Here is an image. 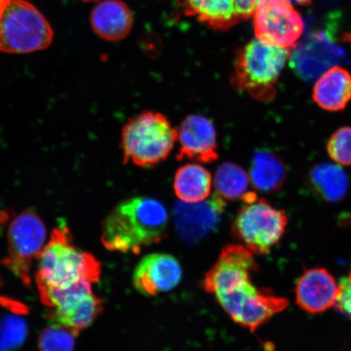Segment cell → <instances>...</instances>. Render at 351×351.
I'll return each mask as SVG.
<instances>
[{"instance_id": "cell-16", "label": "cell", "mask_w": 351, "mask_h": 351, "mask_svg": "<svg viewBox=\"0 0 351 351\" xmlns=\"http://www.w3.org/2000/svg\"><path fill=\"white\" fill-rule=\"evenodd\" d=\"M133 15L120 0H105L91 12L90 23L96 34L108 41H120L133 26Z\"/></svg>"}, {"instance_id": "cell-6", "label": "cell", "mask_w": 351, "mask_h": 351, "mask_svg": "<svg viewBox=\"0 0 351 351\" xmlns=\"http://www.w3.org/2000/svg\"><path fill=\"white\" fill-rule=\"evenodd\" d=\"M287 225L285 210L256 197L244 204L232 223V232L254 254L266 256L282 240Z\"/></svg>"}, {"instance_id": "cell-26", "label": "cell", "mask_w": 351, "mask_h": 351, "mask_svg": "<svg viewBox=\"0 0 351 351\" xmlns=\"http://www.w3.org/2000/svg\"><path fill=\"white\" fill-rule=\"evenodd\" d=\"M329 156L336 163L351 165V127H342L329 138L327 144Z\"/></svg>"}, {"instance_id": "cell-9", "label": "cell", "mask_w": 351, "mask_h": 351, "mask_svg": "<svg viewBox=\"0 0 351 351\" xmlns=\"http://www.w3.org/2000/svg\"><path fill=\"white\" fill-rule=\"evenodd\" d=\"M47 230L36 213L25 210L16 216L8 232V251L2 265L26 287H32L30 267L46 245Z\"/></svg>"}, {"instance_id": "cell-27", "label": "cell", "mask_w": 351, "mask_h": 351, "mask_svg": "<svg viewBox=\"0 0 351 351\" xmlns=\"http://www.w3.org/2000/svg\"><path fill=\"white\" fill-rule=\"evenodd\" d=\"M335 306L341 314L351 320V266L348 275L342 278L339 285Z\"/></svg>"}, {"instance_id": "cell-11", "label": "cell", "mask_w": 351, "mask_h": 351, "mask_svg": "<svg viewBox=\"0 0 351 351\" xmlns=\"http://www.w3.org/2000/svg\"><path fill=\"white\" fill-rule=\"evenodd\" d=\"M257 270L256 258L248 248L243 244L228 245L206 274L202 285L206 291L216 295L251 279V274Z\"/></svg>"}, {"instance_id": "cell-8", "label": "cell", "mask_w": 351, "mask_h": 351, "mask_svg": "<svg viewBox=\"0 0 351 351\" xmlns=\"http://www.w3.org/2000/svg\"><path fill=\"white\" fill-rule=\"evenodd\" d=\"M231 319L254 332L289 305L287 298L269 289L257 288L251 279L215 295Z\"/></svg>"}, {"instance_id": "cell-18", "label": "cell", "mask_w": 351, "mask_h": 351, "mask_svg": "<svg viewBox=\"0 0 351 351\" xmlns=\"http://www.w3.org/2000/svg\"><path fill=\"white\" fill-rule=\"evenodd\" d=\"M337 53L331 46L311 40L298 47L291 56V64L298 77L313 81L336 63Z\"/></svg>"}, {"instance_id": "cell-15", "label": "cell", "mask_w": 351, "mask_h": 351, "mask_svg": "<svg viewBox=\"0 0 351 351\" xmlns=\"http://www.w3.org/2000/svg\"><path fill=\"white\" fill-rule=\"evenodd\" d=\"M339 285L324 267L306 269L295 287V301L307 313H323L336 304Z\"/></svg>"}, {"instance_id": "cell-7", "label": "cell", "mask_w": 351, "mask_h": 351, "mask_svg": "<svg viewBox=\"0 0 351 351\" xmlns=\"http://www.w3.org/2000/svg\"><path fill=\"white\" fill-rule=\"evenodd\" d=\"M43 304L49 307L47 318L51 324L79 333L90 327L103 313L102 298L92 291L88 280L64 289H51L39 293Z\"/></svg>"}, {"instance_id": "cell-12", "label": "cell", "mask_w": 351, "mask_h": 351, "mask_svg": "<svg viewBox=\"0 0 351 351\" xmlns=\"http://www.w3.org/2000/svg\"><path fill=\"white\" fill-rule=\"evenodd\" d=\"M226 207V200L217 193L199 203H178L173 217L176 230L182 240L195 244L204 239L221 221Z\"/></svg>"}, {"instance_id": "cell-10", "label": "cell", "mask_w": 351, "mask_h": 351, "mask_svg": "<svg viewBox=\"0 0 351 351\" xmlns=\"http://www.w3.org/2000/svg\"><path fill=\"white\" fill-rule=\"evenodd\" d=\"M253 16L256 38L269 45L292 47L304 32L300 13L289 0H258Z\"/></svg>"}, {"instance_id": "cell-5", "label": "cell", "mask_w": 351, "mask_h": 351, "mask_svg": "<svg viewBox=\"0 0 351 351\" xmlns=\"http://www.w3.org/2000/svg\"><path fill=\"white\" fill-rule=\"evenodd\" d=\"M49 22L26 0H0V51L23 54L46 49L53 39Z\"/></svg>"}, {"instance_id": "cell-2", "label": "cell", "mask_w": 351, "mask_h": 351, "mask_svg": "<svg viewBox=\"0 0 351 351\" xmlns=\"http://www.w3.org/2000/svg\"><path fill=\"white\" fill-rule=\"evenodd\" d=\"M36 285L38 292L64 289L82 280L92 284L100 278V263L90 253L73 245L67 228H56L37 258Z\"/></svg>"}, {"instance_id": "cell-23", "label": "cell", "mask_w": 351, "mask_h": 351, "mask_svg": "<svg viewBox=\"0 0 351 351\" xmlns=\"http://www.w3.org/2000/svg\"><path fill=\"white\" fill-rule=\"evenodd\" d=\"M217 194L225 200L244 202L254 191H250V178L241 166L226 162L219 166L215 176Z\"/></svg>"}, {"instance_id": "cell-4", "label": "cell", "mask_w": 351, "mask_h": 351, "mask_svg": "<svg viewBox=\"0 0 351 351\" xmlns=\"http://www.w3.org/2000/svg\"><path fill=\"white\" fill-rule=\"evenodd\" d=\"M289 56L287 48L253 39L237 55L232 85L258 100L273 98L276 83Z\"/></svg>"}, {"instance_id": "cell-25", "label": "cell", "mask_w": 351, "mask_h": 351, "mask_svg": "<svg viewBox=\"0 0 351 351\" xmlns=\"http://www.w3.org/2000/svg\"><path fill=\"white\" fill-rule=\"evenodd\" d=\"M27 333V326L23 319L17 317H4L0 322V351H10L23 343Z\"/></svg>"}, {"instance_id": "cell-1", "label": "cell", "mask_w": 351, "mask_h": 351, "mask_svg": "<svg viewBox=\"0 0 351 351\" xmlns=\"http://www.w3.org/2000/svg\"><path fill=\"white\" fill-rule=\"evenodd\" d=\"M169 213L150 197H134L117 205L105 219L101 241L110 252L139 254L163 241Z\"/></svg>"}, {"instance_id": "cell-24", "label": "cell", "mask_w": 351, "mask_h": 351, "mask_svg": "<svg viewBox=\"0 0 351 351\" xmlns=\"http://www.w3.org/2000/svg\"><path fill=\"white\" fill-rule=\"evenodd\" d=\"M77 335L71 329L51 324L39 335V351H73Z\"/></svg>"}, {"instance_id": "cell-28", "label": "cell", "mask_w": 351, "mask_h": 351, "mask_svg": "<svg viewBox=\"0 0 351 351\" xmlns=\"http://www.w3.org/2000/svg\"><path fill=\"white\" fill-rule=\"evenodd\" d=\"M258 0H234L235 13L239 22L253 16Z\"/></svg>"}, {"instance_id": "cell-17", "label": "cell", "mask_w": 351, "mask_h": 351, "mask_svg": "<svg viewBox=\"0 0 351 351\" xmlns=\"http://www.w3.org/2000/svg\"><path fill=\"white\" fill-rule=\"evenodd\" d=\"M313 98L318 106L329 112L344 110L351 100V75L335 66L319 77L313 88Z\"/></svg>"}, {"instance_id": "cell-22", "label": "cell", "mask_w": 351, "mask_h": 351, "mask_svg": "<svg viewBox=\"0 0 351 351\" xmlns=\"http://www.w3.org/2000/svg\"><path fill=\"white\" fill-rule=\"evenodd\" d=\"M309 183L315 194L328 203H339L348 195L349 181L343 169L332 164L315 166Z\"/></svg>"}, {"instance_id": "cell-3", "label": "cell", "mask_w": 351, "mask_h": 351, "mask_svg": "<svg viewBox=\"0 0 351 351\" xmlns=\"http://www.w3.org/2000/svg\"><path fill=\"white\" fill-rule=\"evenodd\" d=\"M178 140V130L163 114L143 112L125 123L121 147L125 164L151 168L168 158Z\"/></svg>"}, {"instance_id": "cell-20", "label": "cell", "mask_w": 351, "mask_h": 351, "mask_svg": "<svg viewBox=\"0 0 351 351\" xmlns=\"http://www.w3.org/2000/svg\"><path fill=\"white\" fill-rule=\"evenodd\" d=\"M212 175L203 166L188 164L176 173L173 189L176 195L184 203H199L210 196Z\"/></svg>"}, {"instance_id": "cell-14", "label": "cell", "mask_w": 351, "mask_h": 351, "mask_svg": "<svg viewBox=\"0 0 351 351\" xmlns=\"http://www.w3.org/2000/svg\"><path fill=\"white\" fill-rule=\"evenodd\" d=\"M178 160L210 164L218 160L217 130L208 118L199 115L187 117L178 130Z\"/></svg>"}, {"instance_id": "cell-13", "label": "cell", "mask_w": 351, "mask_h": 351, "mask_svg": "<svg viewBox=\"0 0 351 351\" xmlns=\"http://www.w3.org/2000/svg\"><path fill=\"white\" fill-rule=\"evenodd\" d=\"M182 269L180 263L169 254H148L136 266L133 285L144 296H156L172 291L181 282Z\"/></svg>"}, {"instance_id": "cell-19", "label": "cell", "mask_w": 351, "mask_h": 351, "mask_svg": "<svg viewBox=\"0 0 351 351\" xmlns=\"http://www.w3.org/2000/svg\"><path fill=\"white\" fill-rule=\"evenodd\" d=\"M250 178L256 190L271 193L280 190L287 178V167L282 159L269 150L254 153Z\"/></svg>"}, {"instance_id": "cell-29", "label": "cell", "mask_w": 351, "mask_h": 351, "mask_svg": "<svg viewBox=\"0 0 351 351\" xmlns=\"http://www.w3.org/2000/svg\"><path fill=\"white\" fill-rule=\"evenodd\" d=\"M82 1L90 2V1H97V0H82Z\"/></svg>"}, {"instance_id": "cell-21", "label": "cell", "mask_w": 351, "mask_h": 351, "mask_svg": "<svg viewBox=\"0 0 351 351\" xmlns=\"http://www.w3.org/2000/svg\"><path fill=\"white\" fill-rule=\"evenodd\" d=\"M182 4L186 14L214 29L227 30L239 23L234 0H182Z\"/></svg>"}]
</instances>
